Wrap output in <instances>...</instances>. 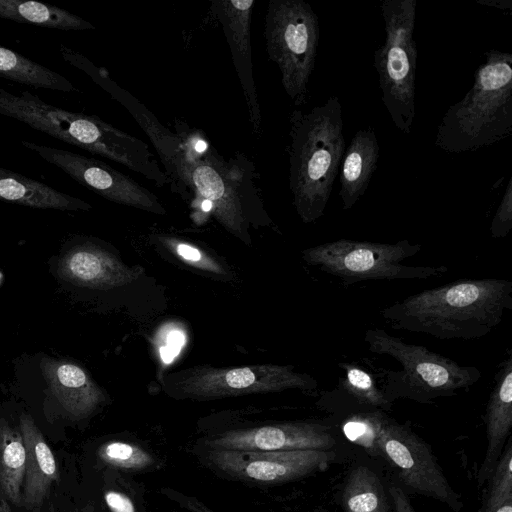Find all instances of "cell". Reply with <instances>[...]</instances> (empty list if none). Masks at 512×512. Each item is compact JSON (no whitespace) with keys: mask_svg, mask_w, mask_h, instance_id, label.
<instances>
[{"mask_svg":"<svg viewBox=\"0 0 512 512\" xmlns=\"http://www.w3.org/2000/svg\"><path fill=\"white\" fill-rule=\"evenodd\" d=\"M476 3L484 6L497 8L505 12L508 11L509 14L511 13L512 10L511 0H476Z\"/></svg>","mask_w":512,"mask_h":512,"instance_id":"cell-35","label":"cell"},{"mask_svg":"<svg viewBox=\"0 0 512 512\" xmlns=\"http://www.w3.org/2000/svg\"><path fill=\"white\" fill-rule=\"evenodd\" d=\"M58 275L71 284L110 289L134 281L141 269L130 268L111 253L95 246H77L58 262Z\"/></svg>","mask_w":512,"mask_h":512,"instance_id":"cell-16","label":"cell"},{"mask_svg":"<svg viewBox=\"0 0 512 512\" xmlns=\"http://www.w3.org/2000/svg\"><path fill=\"white\" fill-rule=\"evenodd\" d=\"M255 0H213L211 11L220 22L230 47L247 108L252 132H263L262 114L258 100L252 63L251 20Z\"/></svg>","mask_w":512,"mask_h":512,"instance_id":"cell-15","label":"cell"},{"mask_svg":"<svg viewBox=\"0 0 512 512\" xmlns=\"http://www.w3.org/2000/svg\"><path fill=\"white\" fill-rule=\"evenodd\" d=\"M386 418L380 410L355 414L345 420L342 430L350 442L379 457L378 442Z\"/></svg>","mask_w":512,"mask_h":512,"instance_id":"cell-27","label":"cell"},{"mask_svg":"<svg viewBox=\"0 0 512 512\" xmlns=\"http://www.w3.org/2000/svg\"><path fill=\"white\" fill-rule=\"evenodd\" d=\"M512 229V177L510 176L502 199L490 225L493 238L506 237Z\"/></svg>","mask_w":512,"mask_h":512,"instance_id":"cell-31","label":"cell"},{"mask_svg":"<svg viewBox=\"0 0 512 512\" xmlns=\"http://www.w3.org/2000/svg\"><path fill=\"white\" fill-rule=\"evenodd\" d=\"M26 451L20 429L0 418V491L9 503L22 504Z\"/></svg>","mask_w":512,"mask_h":512,"instance_id":"cell-22","label":"cell"},{"mask_svg":"<svg viewBox=\"0 0 512 512\" xmlns=\"http://www.w3.org/2000/svg\"><path fill=\"white\" fill-rule=\"evenodd\" d=\"M342 106L337 95L309 111L289 116V189L303 223L321 218L345 151Z\"/></svg>","mask_w":512,"mask_h":512,"instance_id":"cell-3","label":"cell"},{"mask_svg":"<svg viewBox=\"0 0 512 512\" xmlns=\"http://www.w3.org/2000/svg\"><path fill=\"white\" fill-rule=\"evenodd\" d=\"M383 458L408 487L458 511L462 504L437 464L430 448L405 425L386 418L379 437Z\"/></svg>","mask_w":512,"mask_h":512,"instance_id":"cell-11","label":"cell"},{"mask_svg":"<svg viewBox=\"0 0 512 512\" xmlns=\"http://www.w3.org/2000/svg\"><path fill=\"white\" fill-rule=\"evenodd\" d=\"M483 512H512V497L485 502Z\"/></svg>","mask_w":512,"mask_h":512,"instance_id":"cell-34","label":"cell"},{"mask_svg":"<svg viewBox=\"0 0 512 512\" xmlns=\"http://www.w3.org/2000/svg\"><path fill=\"white\" fill-rule=\"evenodd\" d=\"M342 501L346 512H373L386 505L380 479L364 466H358L349 473Z\"/></svg>","mask_w":512,"mask_h":512,"instance_id":"cell-25","label":"cell"},{"mask_svg":"<svg viewBox=\"0 0 512 512\" xmlns=\"http://www.w3.org/2000/svg\"><path fill=\"white\" fill-rule=\"evenodd\" d=\"M0 114L21 121L90 153L115 161L157 187L170 186L147 143L97 116L70 112L44 102L29 91L11 93L0 87Z\"/></svg>","mask_w":512,"mask_h":512,"instance_id":"cell-4","label":"cell"},{"mask_svg":"<svg viewBox=\"0 0 512 512\" xmlns=\"http://www.w3.org/2000/svg\"><path fill=\"white\" fill-rule=\"evenodd\" d=\"M181 499L186 503L187 507H189L190 509H192L195 512H212L209 509H207L206 507H203L201 505V503H199L198 501H196L194 499L185 498V497H181Z\"/></svg>","mask_w":512,"mask_h":512,"instance_id":"cell-36","label":"cell"},{"mask_svg":"<svg viewBox=\"0 0 512 512\" xmlns=\"http://www.w3.org/2000/svg\"><path fill=\"white\" fill-rule=\"evenodd\" d=\"M487 448L478 482L490 478L512 427V353L499 365L486 408Z\"/></svg>","mask_w":512,"mask_h":512,"instance_id":"cell-19","label":"cell"},{"mask_svg":"<svg viewBox=\"0 0 512 512\" xmlns=\"http://www.w3.org/2000/svg\"><path fill=\"white\" fill-rule=\"evenodd\" d=\"M181 397L209 400L287 389L312 390L317 381L290 365L263 364L240 368L195 367L173 380Z\"/></svg>","mask_w":512,"mask_h":512,"instance_id":"cell-10","label":"cell"},{"mask_svg":"<svg viewBox=\"0 0 512 512\" xmlns=\"http://www.w3.org/2000/svg\"><path fill=\"white\" fill-rule=\"evenodd\" d=\"M1 279H2V274L0 273V281H1Z\"/></svg>","mask_w":512,"mask_h":512,"instance_id":"cell-40","label":"cell"},{"mask_svg":"<svg viewBox=\"0 0 512 512\" xmlns=\"http://www.w3.org/2000/svg\"><path fill=\"white\" fill-rule=\"evenodd\" d=\"M99 459L106 465L127 471H141L151 467L154 459L138 445L125 441H108L98 449Z\"/></svg>","mask_w":512,"mask_h":512,"instance_id":"cell-28","label":"cell"},{"mask_svg":"<svg viewBox=\"0 0 512 512\" xmlns=\"http://www.w3.org/2000/svg\"><path fill=\"white\" fill-rule=\"evenodd\" d=\"M0 512H14L10 503L2 496L0 498Z\"/></svg>","mask_w":512,"mask_h":512,"instance_id":"cell-37","label":"cell"},{"mask_svg":"<svg viewBox=\"0 0 512 512\" xmlns=\"http://www.w3.org/2000/svg\"><path fill=\"white\" fill-rule=\"evenodd\" d=\"M338 366L344 371V378L340 379L344 392L361 405L387 411L391 409L392 401L369 372L353 363L341 362Z\"/></svg>","mask_w":512,"mask_h":512,"instance_id":"cell-26","label":"cell"},{"mask_svg":"<svg viewBox=\"0 0 512 512\" xmlns=\"http://www.w3.org/2000/svg\"><path fill=\"white\" fill-rule=\"evenodd\" d=\"M0 199L31 208L87 211L91 205L49 185L0 167Z\"/></svg>","mask_w":512,"mask_h":512,"instance_id":"cell-21","label":"cell"},{"mask_svg":"<svg viewBox=\"0 0 512 512\" xmlns=\"http://www.w3.org/2000/svg\"><path fill=\"white\" fill-rule=\"evenodd\" d=\"M21 144L109 201L154 214L166 213L154 193L101 160L26 140Z\"/></svg>","mask_w":512,"mask_h":512,"instance_id":"cell-12","label":"cell"},{"mask_svg":"<svg viewBox=\"0 0 512 512\" xmlns=\"http://www.w3.org/2000/svg\"><path fill=\"white\" fill-rule=\"evenodd\" d=\"M0 76L34 88L62 92L75 90L64 76L1 45Z\"/></svg>","mask_w":512,"mask_h":512,"instance_id":"cell-24","label":"cell"},{"mask_svg":"<svg viewBox=\"0 0 512 512\" xmlns=\"http://www.w3.org/2000/svg\"><path fill=\"white\" fill-rule=\"evenodd\" d=\"M42 371L50 391L73 419L91 415L105 400L100 387L75 363L46 360Z\"/></svg>","mask_w":512,"mask_h":512,"instance_id":"cell-18","label":"cell"},{"mask_svg":"<svg viewBox=\"0 0 512 512\" xmlns=\"http://www.w3.org/2000/svg\"><path fill=\"white\" fill-rule=\"evenodd\" d=\"M209 462L230 477L283 483L325 471L335 454L329 450L243 451L210 449Z\"/></svg>","mask_w":512,"mask_h":512,"instance_id":"cell-13","label":"cell"},{"mask_svg":"<svg viewBox=\"0 0 512 512\" xmlns=\"http://www.w3.org/2000/svg\"><path fill=\"white\" fill-rule=\"evenodd\" d=\"M384 43L374 52L382 103L395 127L409 135L416 115V0H383Z\"/></svg>","mask_w":512,"mask_h":512,"instance_id":"cell-7","label":"cell"},{"mask_svg":"<svg viewBox=\"0 0 512 512\" xmlns=\"http://www.w3.org/2000/svg\"><path fill=\"white\" fill-rule=\"evenodd\" d=\"M73 512H94V509L91 505H86L85 507H83L81 509H77Z\"/></svg>","mask_w":512,"mask_h":512,"instance_id":"cell-38","label":"cell"},{"mask_svg":"<svg viewBox=\"0 0 512 512\" xmlns=\"http://www.w3.org/2000/svg\"><path fill=\"white\" fill-rule=\"evenodd\" d=\"M367 349L378 355L393 358L402 367L400 371H385L383 392L393 402L406 397L431 403L439 397L456 395L477 383L481 371L475 366H463L424 346L408 344L400 338L375 328L364 334Z\"/></svg>","mask_w":512,"mask_h":512,"instance_id":"cell-6","label":"cell"},{"mask_svg":"<svg viewBox=\"0 0 512 512\" xmlns=\"http://www.w3.org/2000/svg\"><path fill=\"white\" fill-rule=\"evenodd\" d=\"M89 75L128 110L147 135L164 165L170 188L196 208L210 212L227 231L249 244L251 207L260 203L252 161L241 152L225 159L201 130L183 121L176 120L172 132L106 70L94 67Z\"/></svg>","mask_w":512,"mask_h":512,"instance_id":"cell-1","label":"cell"},{"mask_svg":"<svg viewBox=\"0 0 512 512\" xmlns=\"http://www.w3.org/2000/svg\"><path fill=\"white\" fill-rule=\"evenodd\" d=\"M380 148L372 126L359 129L345 149L339 172L342 209H351L367 191L377 169Z\"/></svg>","mask_w":512,"mask_h":512,"instance_id":"cell-20","label":"cell"},{"mask_svg":"<svg viewBox=\"0 0 512 512\" xmlns=\"http://www.w3.org/2000/svg\"><path fill=\"white\" fill-rule=\"evenodd\" d=\"M264 38L268 57L280 71L285 93L294 105H305L320 39L313 7L304 0H270Z\"/></svg>","mask_w":512,"mask_h":512,"instance_id":"cell-8","label":"cell"},{"mask_svg":"<svg viewBox=\"0 0 512 512\" xmlns=\"http://www.w3.org/2000/svg\"><path fill=\"white\" fill-rule=\"evenodd\" d=\"M373 512H387V507H386V505L382 506L381 508H379L378 510L373 511Z\"/></svg>","mask_w":512,"mask_h":512,"instance_id":"cell-39","label":"cell"},{"mask_svg":"<svg viewBox=\"0 0 512 512\" xmlns=\"http://www.w3.org/2000/svg\"><path fill=\"white\" fill-rule=\"evenodd\" d=\"M511 309L510 280L461 279L410 295L380 315L395 330L472 340L489 334Z\"/></svg>","mask_w":512,"mask_h":512,"instance_id":"cell-2","label":"cell"},{"mask_svg":"<svg viewBox=\"0 0 512 512\" xmlns=\"http://www.w3.org/2000/svg\"><path fill=\"white\" fill-rule=\"evenodd\" d=\"M209 449L243 451L329 450L330 428L317 422H288L226 431L207 442Z\"/></svg>","mask_w":512,"mask_h":512,"instance_id":"cell-14","label":"cell"},{"mask_svg":"<svg viewBox=\"0 0 512 512\" xmlns=\"http://www.w3.org/2000/svg\"><path fill=\"white\" fill-rule=\"evenodd\" d=\"M0 18L65 31L95 29L92 23L75 14L32 0H0Z\"/></svg>","mask_w":512,"mask_h":512,"instance_id":"cell-23","label":"cell"},{"mask_svg":"<svg viewBox=\"0 0 512 512\" xmlns=\"http://www.w3.org/2000/svg\"><path fill=\"white\" fill-rule=\"evenodd\" d=\"M388 493L394 512H415L404 491L395 484H389Z\"/></svg>","mask_w":512,"mask_h":512,"instance_id":"cell-33","label":"cell"},{"mask_svg":"<svg viewBox=\"0 0 512 512\" xmlns=\"http://www.w3.org/2000/svg\"><path fill=\"white\" fill-rule=\"evenodd\" d=\"M484 59L437 127L435 146L447 153L476 151L512 135V54L490 49Z\"/></svg>","mask_w":512,"mask_h":512,"instance_id":"cell-5","label":"cell"},{"mask_svg":"<svg viewBox=\"0 0 512 512\" xmlns=\"http://www.w3.org/2000/svg\"><path fill=\"white\" fill-rule=\"evenodd\" d=\"M19 429L26 451L22 505L35 510L42 506L52 484L59 481V469L50 446L30 415L21 414Z\"/></svg>","mask_w":512,"mask_h":512,"instance_id":"cell-17","label":"cell"},{"mask_svg":"<svg viewBox=\"0 0 512 512\" xmlns=\"http://www.w3.org/2000/svg\"><path fill=\"white\" fill-rule=\"evenodd\" d=\"M421 249V244L407 239L396 243L339 239L305 249L302 255L306 263L347 285L366 280L428 279L447 273L445 265L402 264Z\"/></svg>","mask_w":512,"mask_h":512,"instance_id":"cell-9","label":"cell"},{"mask_svg":"<svg viewBox=\"0 0 512 512\" xmlns=\"http://www.w3.org/2000/svg\"><path fill=\"white\" fill-rule=\"evenodd\" d=\"M160 241L163 245L173 251L174 254L181 258L182 261L193 267L217 275L227 274L219 262L197 246L171 237H160Z\"/></svg>","mask_w":512,"mask_h":512,"instance_id":"cell-29","label":"cell"},{"mask_svg":"<svg viewBox=\"0 0 512 512\" xmlns=\"http://www.w3.org/2000/svg\"><path fill=\"white\" fill-rule=\"evenodd\" d=\"M490 486L485 502H493L512 497V447L509 441L504 453L490 476Z\"/></svg>","mask_w":512,"mask_h":512,"instance_id":"cell-30","label":"cell"},{"mask_svg":"<svg viewBox=\"0 0 512 512\" xmlns=\"http://www.w3.org/2000/svg\"><path fill=\"white\" fill-rule=\"evenodd\" d=\"M104 500L111 512H137L131 498L118 490H106Z\"/></svg>","mask_w":512,"mask_h":512,"instance_id":"cell-32","label":"cell"}]
</instances>
